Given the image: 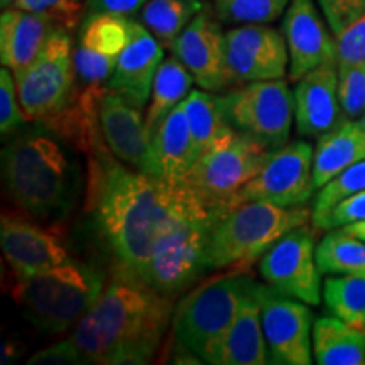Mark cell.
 Masks as SVG:
<instances>
[{
	"label": "cell",
	"instance_id": "obj_8",
	"mask_svg": "<svg viewBox=\"0 0 365 365\" xmlns=\"http://www.w3.org/2000/svg\"><path fill=\"white\" fill-rule=\"evenodd\" d=\"M272 149L230 129L202 153L182 185L208 208L222 212L237 191L259 175Z\"/></svg>",
	"mask_w": 365,
	"mask_h": 365
},
{
	"label": "cell",
	"instance_id": "obj_10",
	"mask_svg": "<svg viewBox=\"0 0 365 365\" xmlns=\"http://www.w3.org/2000/svg\"><path fill=\"white\" fill-rule=\"evenodd\" d=\"M218 102L232 129L254 137L272 150L289 143L294 97L282 78L240 85L218 97Z\"/></svg>",
	"mask_w": 365,
	"mask_h": 365
},
{
	"label": "cell",
	"instance_id": "obj_43",
	"mask_svg": "<svg viewBox=\"0 0 365 365\" xmlns=\"http://www.w3.org/2000/svg\"><path fill=\"white\" fill-rule=\"evenodd\" d=\"M359 120H360V124H362V127H364V129H365V113H364V115H362V117H360V118H359Z\"/></svg>",
	"mask_w": 365,
	"mask_h": 365
},
{
	"label": "cell",
	"instance_id": "obj_34",
	"mask_svg": "<svg viewBox=\"0 0 365 365\" xmlns=\"http://www.w3.org/2000/svg\"><path fill=\"white\" fill-rule=\"evenodd\" d=\"M11 7L43 16L68 33L76 29L78 22L83 19V7L78 0H16Z\"/></svg>",
	"mask_w": 365,
	"mask_h": 365
},
{
	"label": "cell",
	"instance_id": "obj_13",
	"mask_svg": "<svg viewBox=\"0 0 365 365\" xmlns=\"http://www.w3.org/2000/svg\"><path fill=\"white\" fill-rule=\"evenodd\" d=\"M269 364L309 365L313 359V313L303 301L257 284Z\"/></svg>",
	"mask_w": 365,
	"mask_h": 365
},
{
	"label": "cell",
	"instance_id": "obj_28",
	"mask_svg": "<svg viewBox=\"0 0 365 365\" xmlns=\"http://www.w3.org/2000/svg\"><path fill=\"white\" fill-rule=\"evenodd\" d=\"M202 9L200 0H148L139 11V22L163 48L171 49Z\"/></svg>",
	"mask_w": 365,
	"mask_h": 365
},
{
	"label": "cell",
	"instance_id": "obj_18",
	"mask_svg": "<svg viewBox=\"0 0 365 365\" xmlns=\"http://www.w3.org/2000/svg\"><path fill=\"white\" fill-rule=\"evenodd\" d=\"M282 34L289 53V80L294 83L314 68L336 61V38H331L313 0H291L282 17Z\"/></svg>",
	"mask_w": 365,
	"mask_h": 365
},
{
	"label": "cell",
	"instance_id": "obj_7",
	"mask_svg": "<svg viewBox=\"0 0 365 365\" xmlns=\"http://www.w3.org/2000/svg\"><path fill=\"white\" fill-rule=\"evenodd\" d=\"M250 284L249 272L225 271L190 291L173 314L178 345L203 362L208 350L235 319Z\"/></svg>",
	"mask_w": 365,
	"mask_h": 365
},
{
	"label": "cell",
	"instance_id": "obj_14",
	"mask_svg": "<svg viewBox=\"0 0 365 365\" xmlns=\"http://www.w3.org/2000/svg\"><path fill=\"white\" fill-rule=\"evenodd\" d=\"M225 63L230 86L284 78L289 71L284 34L267 24L237 26L225 33Z\"/></svg>",
	"mask_w": 365,
	"mask_h": 365
},
{
	"label": "cell",
	"instance_id": "obj_1",
	"mask_svg": "<svg viewBox=\"0 0 365 365\" xmlns=\"http://www.w3.org/2000/svg\"><path fill=\"white\" fill-rule=\"evenodd\" d=\"M185 185L127 170L105 154L90 164V212L117 261V274L144 282L159 234L185 195Z\"/></svg>",
	"mask_w": 365,
	"mask_h": 365
},
{
	"label": "cell",
	"instance_id": "obj_5",
	"mask_svg": "<svg viewBox=\"0 0 365 365\" xmlns=\"http://www.w3.org/2000/svg\"><path fill=\"white\" fill-rule=\"evenodd\" d=\"M312 220L304 207H279L249 202L222 213L212 228L207 249L210 271L249 272L269 249L291 232Z\"/></svg>",
	"mask_w": 365,
	"mask_h": 365
},
{
	"label": "cell",
	"instance_id": "obj_26",
	"mask_svg": "<svg viewBox=\"0 0 365 365\" xmlns=\"http://www.w3.org/2000/svg\"><path fill=\"white\" fill-rule=\"evenodd\" d=\"M313 359L318 365L365 364V327H352L333 314L314 319Z\"/></svg>",
	"mask_w": 365,
	"mask_h": 365
},
{
	"label": "cell",
	"instance_id": "obj_21",
	"mask_svg": "<svg viewBox=\"0 0 365 365\" xmlns=\"http://www.w3.org/2000/svg\"><path fill=\"white\" fill-rule=\"evenodd\" d=\"M163 49L139 21L130 19V39L107 81V90L124 97L134 107L144 108L163 63Z\"/></svg>",
	"mask_w": 365,
	"mask_h": 365
},
{
	"label": "cell",
	"instance_id": "obj_19",
	"mask_svg": "<svg viewBox=\"0 0 365 365\" xmlns=\"http://www.w3.org/2000/svg\"><path fill=\"white\" fill-rule=\"evenodd\" d=\"M294 120L303 137H319L345 120L339 100V63L314 68L296 81Z\"/></svg>",
	"mask_w": 365,
	"mask_h": 365
},
{
	"label": "cell",
	"instance_id": "obj_6",
	"mask_svg": "<svg viewBox=\"0 0 365 365\" xmlns=\"http://www.w3.org/2000/svg\"><path fill=\"white\" fill-rule=\"evenodd\" d=\"M16 277L17 307L38 330L51 335L75 327L103 291V277L93 267L73 261Z\"/></svg>",
	"mask_w": 365,
	"mask_h": 365
},
{
	"label": "cell",
	"instance_id": "obj_35",
	"mask_svg": "<svg viewBox=\"0 0 365 365\" xmlns=\"http://www.w3.org/2000/svg\"><path fill=\"white\" fill-rule=\"evenodd\" d=\"M339 100L345 118L359 120L365 113V63L339 66Z\"/></svg>",
	"mask_w": 365,
	"mask_h": 365
},
{
	"label": "cell",
	"instance_id": "obj_38",
	"mask_svg": "<svg viewBox=\"0 0 365 365\" xmlns=\"http://www.w3.org/2000/svg\"><path fill=\"white\" fill-rule=\"evenodd\" d=\"M360 220H365V190L349 196L336 207H333L322 220L313 223V228L317 232L331 230V228H340Z\"/></svg>",
	"mask_w": 365,
	"mask_h": 365
},
{
	"label": "cell",
	"instance_id": "obj_41",
	"mask_svg": "<svg viewBox=\"0 0 365 365\" xmlns=\"http://www.w3.org/2000/svg\"><path fill=\"white\" fill-rule=\"evenodd\" d=\"M340 228H341V230H345L346 234H350V235H354V237H359V239L365 240V220L349 223V225L340 227Z\"/></svg>",
	"mask_w": 365,
	"mask_h": 365
},
{
	"label": "cell",
	"instance_id": "obj_29",
	"mask_svg": "<svg viewBox=\"0 0 365 365\" xmlns=\"http://www.w3.org/2000/svg\"><path fill=\"white\" fill-rule=\"evenodd\" d=\"M181 107L188 120L198 156L232 129L223 115L218 97L212 95V91L210 93L207 90L190 91L188 97L181 102Z\"/></svg>",
	"mask_w": 365,
	"mask_h": 365
},
{
	"label": "cell",
	"instance_id": "obj_40",
	"mask_svg": "<svg viewBox=\"0 0 365 365\" xmlns=\"http://www.w3.org/2000/svg\"><path fill=\"white\" fill-rule=\"evenodd\" d=\"M145 2L148 0H86L85 11L117 14V16H124L130 19V16L139 14Z\"/></svg>",
	"mask_w": 365,
	"mask_h": 365
},
{
	"label": "cell",
	"instance_id": "obj_32",
	"mask_svg": "<svg viewBox=\"0 0 365 365\" xmlns=\"http://www.w3.org/2000/svg\"><path fill=\"white\" fill-rule=\"evenodd\" d=\"M291 0H210L213 16L223 24H271L286 12Z\"/></svg>",
	"mask_w": 365,
	"mask_h": 365
},
{
	"label": "cell",
	"instance_id": "obj_9",
	"mask_svg": "<svg viewBox=\"0 0 365 365\" xmlns=\"http://www.w3.org/2000/svg\"><path fill=\"white\" fill-rule=\"evenodd\" d=\"M27 120L51 124L75 97V51L68 31H56L29 65L12 71Z\"/></svg>",
	"mask_w": 365,
	"mask_h": 365
},
{
	"label": "cell",
	"instance_id": "obj_25",
	"mask_svg": "<svg viewBox=\"0 0 365 365\" xmlns=\"http://www.w3.org/2000/svg\"><path fill=\"white\" fill-rule=\"evenodd\" d=\"M362 159H365V129L360 120L345 118L335 129L318 137L313 153V181L317 190Z\"/></svg>",
	"mask_w": 365,
	"mask_h": 365
},
{
	"label": "cell",
	"instance_id": "obj_23",
	"mask_svg": "<svg viewBox=\"0 0 365 365\" xmlns=\"http://www.w3.org/2000/svg\"><path fill=\"white\" fill-rule=\"evenodd\" d=\"M196 159H198V153H196L185 110L180 103L175 110L168 113L154 132L148 161L140 173L156 176L171 185H182Z\"/></svg>",
	"mask_w": 365,
	"mask_h": 365
},
{
	"label": "cell",
	"instance_id": "obj_2",
	"mask_svg": "<svg viewBox=\"0 0 365 365\" xmlns=\"http://www.w3.org/2000/svg\"><path fill=\"white\" fill-rule=\"evenodd\" d=\"M175 304L144 282L117 274L73 327L66 344L76 364L140 365L154 359Z\"/></svg>",
	"mask_w": 365,
	"mask_h": 365
},
{
	"label": "cell",
	"instance_id": "obj_33",
	"mask_svg": "<svg viewBox=\"0 0 365 365\" xmlns=\"http://www.w3.org/2000/svg\"><path fill=\"white\" fill-rule=\"evenodd\" d=\"M365 190V159L346 168L340 175L322 186L313 203L312 223H317L345 198Z\"/></svg>",
	"mask_w": 365,
	"mask_h": 365
},
{
	"label": "cell",
	"instance_id": "obj_12",
	"mask_svg": "<svg viewBox=\"0 0 365 365\" xmlns=\"http://www.w3.org/2000/svg\"><path fill=\"white\" fill-rule=\"evenodd\" d=\"M317 230L308 223L282 235L259 261V272L274 289L317 307L322 301V272L317 262Z\"/></svg>",
	"mask_w": 365,
	"mask_h": 365
},
{
	"label": "cell",
	"instance_id": "obj_44",
	"mask_svg": "<svg viewBox=\"0 0 365 365\" xmlns=\"http://www.w3.org/2000/svg\"><path fill=\"white\" fill-rule=\"evenodd\" d=\"M78 2H80V0H78Z\"/></svg>",
	"mask_w": 365,
	"mask_h": 365
},
{
	"label": "cell",
	"instance_id": "obj_30",
	"mask_svg": "<svg viewBox=\"0 0 365 365\" xmlns=\"http://www.w3.org/2000/svg\"><path fill=\"white\" fill-rule=\"evenodd\" d=\"M317 262L322 274H365V240L341 228L327 230L317 245Z\"/></svg>",
	"mask_w": 365,
	"mask_h": 365
},
{
	"label": "cell",
	"instance_id": "obj_24",
	"mask_svg": "<svg viewBox=\"0 0 365 365\" xmlns=\"http://www.w3.org/2000/svg\"><path fill=\"white\" fill-rule=\"evenodd\" d=\"M63 31L53 21L21 9H4L0 16V61L11 71L29 65L48 39Z\"/></svg>",
	"mask_w": 365,
	"mask_h": 365
},
{
	"label": "cell",
	"instance_id": "obj_4",
	"mask_svg": "<svg viewBox=\"0 0 365 365\" xmlns=\"http://www.w3.org/2000/svg\"><path fill=\"white\" fill-rule=\"evenodd\" d=\"M220 215L186 188L154 244L144 284L170 298L188 289L207 271L208 239Z\"/></svg>",
	"mask_w": 365,
	"mask_h": 365
},
{
	"label": "cell",
	"instance_id": "obj_3",
	"mask_svg": "<svg viewBox=\"0 0 365 365\" xmlns=\"http://www.w3.org/2000/svg\"><path fill=\"white\" fill-rule=\"evenodd\" d=\"M2 181L9 198L29 215L48 218L66 212L75 190V170L56 140L24 132L2 150Z\"/></svg>",
	"mask_w": 365,
	"mask_h": 365
},
{
	"label": "cell",
	"instance_id": "obj_15",
	"mask_svg": "<svg viewBox=\"0 0 365 365\" xmlns=\"http://www.w3.org/2000/svg\"><path fill=\"white\" fill-rule=\"evenodd\" d=\"M129 39V17L108 12H86L80 22L75 49L76 76L86 88H100V85L110 80Z\"/></svg>",
	"mask_w": 365,
	"mask_h": 365
},
{
	"label": "cell",
	"instance_id": "obj_39",
	"mask_svg": "<svg viewBox=\"0 0 365 365\" xmlns=\"http://www.w3.org/2000/svg\"><path fill=\"white\" fill-rule=\"evenodd\" d=\"M323 16L333 31L339 36L359 17L365 14V0H318Z\"/></svg>",
	"mask_w": 365,
	"mask_h": 365
},
{
	"label": "cell",
	"instance_id": "obj_11",
	"mask_svg": "<svg viewBox=\"0 0 365 365\" xmlns=\"http://www.w3.org/2000/svg\"><path fill=\"white\" fill-rule=\"evenodd\" d=\"M313 145L304 140L274 149L259 175L228 200L222 213L249 202L304 207L317 190L313 181Z\"/></svg>",
	"mask_w": 365,
	"mask_h": 365
},
{
	"label": "cell",
	"instance_id": "obj_22",
	"mask_svg": "<svg viewBox=\"0 0 365 365\" xmlns=\"http://www.w3.org/2000/svg\"><path fill=\"white\" fill-rule=\"evenodd\" d=\"M259 282L252 281L244 303L228 330L208 350L203 364L212 365H262L269 364L267 344L262 328Z\"/></svg>",
	"mask_w": 365,
	"mask_h": 365
},
{
	"label": "cell",
	"instance_id": "obj_16",
	"mask_svg": "<svg viewBox=\"0 0 365 365\" xmlns=\"http://www.w3.org/2000/svg\"><path fill=\"white\" fill-rule=\"evenodd\" d=\"M171 51L188 68L195 83L207 91L230 88L225 63V33L220 21L198 12L186 26Z\"/></svg>",
	"mask_w": 365,
	"mask_h": 365
},
{
	"label": "cell",
	"instance_id": "obj_27",
	"mask_svg": "<svg viewBox=\"0 0 365 365\" xmlns=\"http://www.w3.org/2000/svg\"><path fill=\"white\" fill-rule=\"evenodd\" d=\"M193 76L188 68L178 59L175 54L171 58L163 59L154 78L153 90H150L149 107L145 110V129H148L150 140L159 124L166 118L168 113L188 97Z\"/></svg>",
	"mask_w": 365,
	"mask_h": 365
},
{
	"label": "cell",
	"instance_id": "obj_42",
	"mask_svg": "<svg viewBox=\"0 0 365 365\" xmlns=\"http://www.w3.org/2000/svg\"><path fill=\"white\" fill-rule=\"evenodd\" d=\"M14 2H16V0H0V6H2V9H9Z\"/></svg>",
	"mask_w": 365,
	"mask_h": 365
},
{
	"label": "cell",
	"instance_id": "obj_36",
	"mask_svg": "<svg viewBox=\"0 0 365 365\" xmlns=\"http://www.w3.org/2000/svg\"><path fill=\"white\" fill-rule=\"evenodd\" d=\"M26 120L27 117L21 107L14 73L4 66L0 71V132L4 137L11 135L24 125Z\"/></svg>",
	"mask_w": 365,
	"mask_h": 365
},
{
	"label": "cell",
	"instance_id": "obj_31",
	"mask_svg": "<svg viewBox=\"0 0 365 365\" xmlns=\"http://www.w3.org/2000/svg\"><path fill=\"white\" fill-rule=\"evenodd\" d=\"M323 301L333 317L365 327V274H339L323 282Z\"/></svg>",
	"mask_w": 365,
	"mask_h": 365
},
{
	"label": "cell",
	"instance_id": "obj_17",
	"mask_svg": "<svg viewBox=\"0 0 365 365\" xmlns=\"http://www.w3.org/2000/svg\"><path fill=\"white\" fill-rule=\"evenodd\" d=\"M0 245L16 276L38 274L70 261L61 235L12 213H2Z\"/></svg>",
	"mask_w": 365,
	"mask_h": 365
},
{
	"label": "cell",
	"instance_id": "obj_37",
	"mask_svg": "<svg viewBox=\"0 0 365 365\" xmlns=\"http://www.w3.org/2000/svg\"><path fill=\"white\" fill-rule=\"evenodd\" d=\"M335 38L339 66L365 63V14Z\"/></svg>",
	"mask_w": 365,
	"mask_h": 365
},
{
	"label": "cell",
	"instance_id": "obj_20",
	"mask_svg": "<svg viewBox=\"0 0 365 365\" xmlns=\"http://www.w3.org/2000/svg\"><path fill=\"white\" fill-rule=\"evenodd\" d=\"M143 108H137L124 97L105 91L100 97L97 120L105 145L125 166L143 171L149 156L150 135L145 129Z\"/></svg>",
	"mask_w": 365,
	"mask_h": 365
}]
</instances>
